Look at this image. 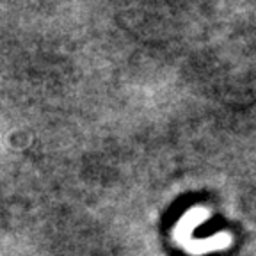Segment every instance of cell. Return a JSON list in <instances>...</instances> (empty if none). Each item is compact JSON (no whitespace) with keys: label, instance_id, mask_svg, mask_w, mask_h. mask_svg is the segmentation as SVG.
Instances as JSON below:
<instances>
[{"label":"cell","instance_id":"obj_1","mask_svg":"<svg viewBox=\"0 0 256 256\" xmlns=\"http://www.w3.org/2000/svg\"><path fill=\"white\" fill-rule=\"evenodd\" d=\"M210 217V212H208L206 208L203 206H194L190 208L180 220L176 224V230H174V238L178 244L184 246L187 240L192 238V233L194 230L200 228L201 224Z\"/></svg>","mask_w":256,"mask_h":256},{"label":"cell","instance_id":"obj_2","mask_svg":"<svg viewBox=\"0 0 256 256\" xmlns=\"http://www.w3.org/2000/svg\"><path fill=\"white\" fill-rule=\"evenodd\" d=\"M232 244V236L228 233H217V235L206 236V238H190L184 244V249H187L190 254H206L212 251H220Z\"/></svg>","mask_w":256,"mask_h":256}]
</instances>
